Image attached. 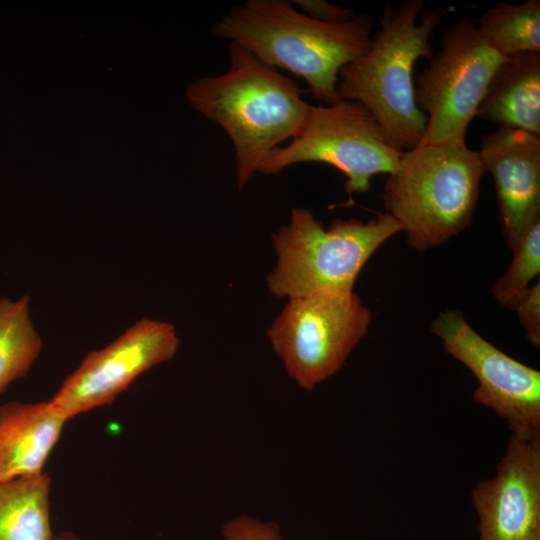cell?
Segmentation results:
<instances>
[{
    "instance_id": "cell-1",
    "label": "cell",
    "mask_w": 540,
    "mask_h": 540,
    "mask_svg": "<svg viewBox=\"0 0 540 540\" xmlns=\"http://www.w3.org/2000/svg\"><path fill=\"white\" fill-rule=\"evenodd\" d=\"M226 72L187 87L191 106L219 125L234 146L235 178L242 190L264 158L303 128L311 106L290 77L230 42Z\"/></svg>"
},
{
    "instance_id": "cell-2",
    "label": "cell",
    "mask_w": 540,
    "mask_h": 540,
    "mask_svg": "<svg viewBox=\"0 0 540 540\" xmlns=\"http://www.w3.org/2000/svg\"><path fill=\"white\" fill-rule=\"evenodd\" d=\"M424 7L423 0L387 3L369 48L340 70L336 86L341 100L358 102L372 114L398 152L424 138L427 116L415 100L413 68L420 58H432L430 38L449 12Z\"/></svg>"
},
{
    "instance_id": "cell-3",
    "label": "cell",
    "mask_w": 540,
    "mask_h": 540,
    "mask_svg": "<svg viewBox=\"0 0 540 540\" xmlns=\"http://www.w3.org/2000/svg\"><path fill=\"white\" fill-rule=\"evenodd\" d=\"M373 28L369 14L328 24L308 17L286 0H248L223 15L212 34L303 78L314 99L332 105L341 100L336 92L340 70L366 52Z\"/></svg>"
},
{
    "instance_id": "cell-4",
    "label": "cell",
    "mask_w": 540,
    "mask_h": 540,
    "mask_svg": "<svg viewBox=\"0 0 540 540\" xmlns=\"http://www.w3.org/2000/svg\"><path fill=\"white\" fill-rule=\"evenodd\" d=\"M478 152L465 143H420L403 152L386 181L385 212L418 252L439 246L473 220L484 174Z\"/></svg>"
},
{
    "instance_id": "cell-5",
    "label": "cell",
    "mask_w": 540,
    "mask_h": 540,
    "mask_svg": "<svg viewBox=\"0 0 540 540\" xmlns=\"http://www.w3.org/2000/svg\"><path fill=\"white\" fill-rule=\"evenodd\" d=\"M402 231L386 212L367 222L336 219L326 229L311 209L291 211L290 221L273 235L277 262L267 277L276 297H299L321 291H353L372 254Z\"/></svg>"
},
{
    "instance_id": "cell-6",
    "label": "cell",
    "mask_w": 540,
    "mask_h": 540,
    "mask_svg": "<svg viewBox=\"0 0 540 540\" xmlns=\"http://www.w3.org/2000/svg\"><path fill=\"white\" fill-rule=\"evenodd\" d=\"M371 320L354 291H321L289 298L267 336L288 376L312 391L343 367Z\"/></svg>"
},
{
    "instance_id": "cell-7",
    "label": "cell",
    "mask_w": 540,
    "mask_h": 540,
    "mask_svg": "<svg viewBox=\"0 0 540 540\" xmlns=\"http://www.w3.org/2000/svg\"><path fill=\"white\" fill-rule=\"evenodd\" d=\"M402 155L388 143L364 106L339 100L332 105L311 106L298 135L288 145L271 151L257 172L277 174L305 162L328 164L346 176L344 189L348 203H353V194L370 190L373 176L393 173Z\"/></svg>"
},
{
    "instance_id": "cell-8",
    "label": "cell",
    "mask_w": 540,
    "mask_h": 540,
    "mask_svg": "<svg viewBox=\"0 0 540 540\" xmlns=\"http://www.w3.org/2000/svg\"><path fill=\"white\" fill-rule=\"evenodd\" d=\"M506 57L462 18L442 36L441 49L414 81L415 100L427 114L421 143H465L488 83Z\"/></svg>"
},
{
    "instance_id": "cell-9",
    "label": "cell",
    "mask_w": 540,
    "mask_h": 540,
    "mask_svg": "<svg viewBox=\"0 0 540 540\" xmlns=\"http://www.w3.org/2000/svg\"><path fill=\"white\" fill-rule=\"evenodd\" d=\"M444 351L464 364L478 385L473 400L504 419L511 434L540 438V372L484 339L458 310H445L431 323Z\"/></svg>"
},
{
    "instance_id": "cell-10",
    "label": "cell",
    "mask_w": 540,
    "mask_h": 540,
    "mask_svg": "<svg viewBox=\"0 0 540 540\" xmlns=\"http://www.w3.org/2000/svg\"><path fill=\"white\" fill-rule=\"evenodd\" d=\"M179 344L172 324L141 318L104 348L87 353L49 401L68 420L109 405L142 373L171 360Z\"/></svg>"
},
{
    "instance_id": "cell-11",
    "label": "cell",
    "mask_w": 540,
    "mask_h": 540,
    "mask_svg": "<svg viewBox=\"0 0 540 540\" xmlns=\"http://www.w3.org/2000/svg\"><path fill=\"white\" fill-rule=\"evenodd\" d=\"M479 540H540V438L511 434L493 477L471 491Z\"/></svg>"
},
{
    "instance_id": "cell-12",
    "label": "cell",
    "mask_w": 540,
    "mask_h": 540,
    "mask_svg": "<svg viewBox=\"0 0 540 540\" xmlns=\"http://www.w3.org/2000/svg\"><path fill=\"white\" fill-rule=\"evenodd\" d=\"M477 152L493 178L501 231L513 250L540 219V136L498 127L482 137Z\"/></svg>"
},
{
    "instance_id": "cell-13",
    "label": "cell",
    "mask_w": 540,
    "mask_h": 540,
    "mask_svg": "<svg viewBox=\"0 0 540 540\" xmlns=\"http://www.w3.org/2000/svg\"><path fill=\"white\" fill-rule=\"evenodd\" d=\"M68 419L50 401L0 406V482L38 476Z\"/></svg>"
},
{
    "instance_id": "cell-14",
    "label": "cell",
    "mask_w": 540,
    "mask_h": 540,
    "mask_svg": "<svg viewBox=\"0 0 540 540\" xmlns=\"http://www.w3.org/2000/svg\"><path fill=\"white\" fill-rule=\"evenodd\" d=\"M476 116L540 136V52L506 57L493 73Z\"/></svg>"
},
{
    "instance_id": "cell-15",
    "label": "cell",
    "mask_w": 540,
    "mask_h": 540,
    "mask_svg": "<svg viewBox=\"0 0 540 540\" xmlns=\"http://www.w3.org/2000/svg\"><path fill=\"white\" fill-rule=\"evenodd\" d=\"M47 473L0 482V540H53Z\"/></svg>"
},
{
    "instance_id": "cell-16",
    "label": "cell",
    "mask_w": 540,
    "mask_h": 540,
    "mask_svg": "<svg viewBox=\"0 0 540 540\" xmlns=\"http://www.w3.org/2000/svg\"><path fill=\"white\" fill-rule=\"evenodd\" d=\"M31 298H0V394L26 376L42 350L30 310Z\"/></svg>"
},
{
    "instance_id": "cell-17",
    "label": "cell",
    "mask_w": 540,
    "mask_h": 540,
    "mask_svg": "<svg viewBox=\"0 0 540 540\" xmlns=\"http://www.w3.org/2000/svg\"><path fill=\"white\" fill-rule=\"evenodd\" d=\"M484 39L502 56L540 52V1L500 2L477 23Z\"/></svg>"
},
{
    "instance_id": "cell-18",
    "label": "cell",
    "mask_w": 540,
    "mask_h": 540,
    "mask_svg": "<svg viewBox=\"0 0 540 540\" xmlns=\"http://www.w3.org/2000/svg\"><path fill=\"white\" fill-rule=\"evenodd\" d=\"M512 252L508 269L491 289L496 302L510 310L515 309L540 272V219L525 231Z\"/></svg>"
},
{
    "instance_id": "cell-19",
    "label": "cell",
    "mask_w": 540,
    "mask_h": 540,
    "mask_svg": "<svg viewBox=\"0 0 540 540\" xmlns=\"http://www.w3.org/2000/svg\"><path fill=\"white\" fill-rule=\"evenodd\" d=\"M221 537L222 540H283L277 523L247 514L226 521L221 528Z\"/></svg>"
},
{
    "instance_id": "cell-20",
    "label": "cell",
    "mask_w": 540,
    "mask_h": 540,
    "mask_svg": "<svg viewBox=\"0 0 540 540\" xmlns=\"http://www.w3.org/2000/svg\"><path fill=\"white\" fill-rule=\"evenodd\" d=\"M514 311L525 331L527 341L535 346L540 345V282L531 286L519 301Z\"/></svg>"
},
{
    "instance_id": "cell-21",
    "label": "cell",
    "mask_w": 540,
    "mask_h": 540,
    "mask_svg": "<svg viewBox=\"0 0 540 540\" xmlns=\"http://www.w3.org/2000/svg\"><path fill=\"white\" fill-rule=\"evenodd\" d=\"M293 3L301 9L302 13L322 23L342 24L351 21L357 15L352 9L324 0H295Z\"/></svg>"
},
{
    "instance_id": "cell-22",
    "label": "cell",
    "mask_w": 540,
    "mask_h": 540,
    "mask_svg": "<svg viewBox=\"0 0 540 540\" xmlns=\"http://www.w3.org/2000/svg\"><path fill=\"white\" fill-rule=\"evenodd\" d=\"M53 540H81V538L72 532H63L54 536Z\"/></svg>"
}]
</instances>
